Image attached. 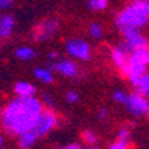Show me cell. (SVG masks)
Returning <instances> with one entry per match:
<instances>
[{
    "mask_svg": "<svg viewBox=\"0 0 149 149\" xmlns=\"http://www.w3.org/2000/svg\"><path fill=\"white\" fill-rule=\"evenodd\" d=\"M56 122H58V120H56L55 113L52 110H49V109H45L43 113L40 114V117H39L38 122H36L32 132L38 136V137H43V136L49 134L52 129L55 128Z\"/></svg>",
    "mask_w": 149,
    "mask_h": 149,
    "instance_id": "cell-7",
    "label": "cell"
},
{
    "mask_svg": "<svg viewBox=\"0 0 149 149\" xmlns=\"http://www.w3.org/2000/svg\"><path fill=\"white\" fill-rule=\"evenodd\" d=\"M42 104L46 105L49 110H51V109L54 108V98H52L49 93H43V97H42Z\"/></svg>",
    "mask_w": 149,
    "mask_h": 149,
    "instance_id": "cell-21",
    "label": "cell"
},
{
    "mask_svg": "<svg viewBox=\"0 0 149 149\" xmlns=\"http://www.w3.org/2000/svg\"><path fill=\"white\" fill-rule=\"evenodd\" d=\"M78 100H79V94H78V91H75V90L67 91L66 101L69 102V104H75V102H78Z\"/></svg>",
    "mask_w": 149,
    "mask_h": 149,
    "instance_id": "cell-22",
    "label": "cell"
},
{
    "mask_svg": "<svg viewBox=\"0 0 149 149\" xmlns=\"http://www.w3.org/2000/svg\"><path fill=\"white\" fill-rule=\"evenodd\" d=\"M82 149H101V148H98V146H85Z\"/></svg>",
    "mask_w": 149,
    "mask_h": 149,
    "instance_id": "cell-27",
    "label": "cell"
},
{
    "mask_svg": "<svg viewBox=\"0 0 149 149\" xmlns=\"http://www.w3.org/2000/svg\"><path fill=\"white\" fill-rule=\"evenodd\" d=\"M15 55H16L17 59H20V61H31L36 56V51L31 47H19L16 49L15 51Z\"/></svg>",
    "mask_w": 149,
    "mask_h": 149,
    "instance_id": "cell-15",
    "label": "cell"
},
{
    "mask_svg": "<svg viewBox=\"0 0 149 149\" xmlns=\"http://www.w3.org/2000/svg\"><path fill=\"white\" fill-rule=\"evenodd\" d=\"M82 140L86 144V146H95V144L98 142V137L93 130H85V132H82Z\"/></svg>",
    "mask_w": 149,
    "mask_h": 149,
    "instance_id": "cell-17",
    "label": "cell"
},
{
    "mask_svg": "<svg viewBox=\"0 0 149 149\" xmlns=\"http://www.w3.org/2000/svg\"><path fill=\"white\" fill-rule=\"evenodd\" d=\"M148 50H142V51H137L133 52L130 58H129V70H128V78L133 85L141 81V78L145 75L149 67V62H148V55H146Z\"/></svg>",
    "mask_w": 149,
    "mask_h": 149,
    "instance_id": "cell-4",
    "label": "cell"
},
{
    "mask_svg": "<svg viewBox=\"0 0 149 149\" xmlns=\"http://www.w3.org/2000/svg\"><path fill=\"white\" fill-rule=\"evenodd\" d=\"M121 35L124 38V43H122V49L128 52H137L142 51V50H148L149 40L141 34L140 30L136 28H122Z\"/></svg>",
    "mask_w": 149,
    "mask_h": 149,
    "instance_id": "cell-5",
    "label": "cell"
},
{
    "mask_svg": "<svg viewBox=\"0 0 149 149\" xmlns=\"http://www.w3.org/2000/svg\"><path fill=\"white\" fill-rule=\"evenodd\" d=\"M146 55H148V62H149V50L146 51Z\"/></svg>",
    "mask_w": 149,
    "mask_h": 149,
    "instance_id": "cell-29",
    "label": "cell"
},
{
    "mask_svg": "<svg viewBox=\"0 0 149 149\" xmlns=\"http://www.w3.org/2000/svg\"><path fill=\"white\" fill-rule=\"evenodd\" d=\"M14 1L12 0H0V11L8 10L10 7H12Z\"/></svg>",
    "mask_w": 149,
    "mask_h": 149,
    "instance_id": "cell-24",
    "label": "cell"
},
{
    "mask_svg": "<svg viewBox=\"0 0 149 149\" xmlns=\"http://www.w3.org/2000/svg\"><path fill=\"white\" fill-rule=\"evenodd\" d=\"M3 148V137H1V136H0V149Z\"/></svg>",
    "mask_w": 149,
    "mask_h": 149,
    "instance_id": "cell-28",
    "label": "cell"
},
{
    "mask_svg": "<svg viewBox=\"0 0 149 149\" xmlns=\"http://www.w3.org/2000/svg\"><path fill=\"white\" fill-rule=\"evenodd\" d=\"M66 51L69 55H71L73 58L81 59V61H89L91 55V50L90 46L86 40H83L81 38H74L69 39L66 42Z\"/></svg>",
    "mask_w": 149,
    "mask_h": 149,
    "instance_id": "cell-6",
    "label": "cell"
},
{
    "mask_svg": "<svg viewBox=\"0 0 149 149\" xmlns=\"http://www.w3.org/2000/svg\"><path fill=\"white\" fill-rule=\"evenodd\" d=\"M129 58H130V55L122 49L121 46L114 47L111 50V59H113V62L117 66V69L126 77H128V70H129Z\"/></svg>",
    "mask_w": 149,
    "mask_h": 149,
    "instance_id": "cell-10",
    "label": "cell"
},
{
    "mask_svg": "<svg viewBox=\"0 0 149 149\" xmlns=\"http://www.w3.org/2000/svg\"><path fill=\"white\" fill-rule=\"evenodd\" d=\"M45 108L38 98H20L12 100L1 114V124L4 129L17 137L23 133L34 130Z\"/></svg>",
    "mask_w": 149,
    "mask_h": 149,
    "instance_id": "cell-1",
    "label": "cell"
},
{
    "mask_svg": "<svg viewBox=\"0 0 149 149\" xmlns=\"http://www.w3.org/2000/svg\"><path fill=\"white\" fill-rule=\"evenodd\" d=\"M58 30V22L55 19H46L35 27L34 38L36 42H45L50 39Z\"/></svg>",
    "mask_w": 149,
    "mask_h": 149,
    "instance_id": "cell-8",
    "label": "cell"
},
{
    "mask_svg": "<svg viewBox=\"0 0 149 149\" xmlns=\"http://www.w3.org/2000/svg\"><path fill=\"white\" fill-rule=\"evenodd\" d=\"M136 87H137V93L142 95H149V71L142 77L141 81L136 85Z\"/></svg>",
    "mask_w": 149,
    "mask_h": 149,
    "instance_id": "cell-16",
    "label": "cell"
},
{
    "mask_svg": "<svg viewBox=\"0 0 149 149\" xmlns=\"http://www.w3.org/2000/svg\"><path fill=\"white\" fill-rule=\"evenodd\" d=\"M59 149H66V148H65V146H62V148H59Z\"/></svg>",
    "mask_w": 149,
    "mask_h": 149,
    "instance_id": "cell-30",
    "label": "cell"
},
{
    "mask_svg": "<svg viewBox=\"0 0 149 149\" xmlns=\"http://www.w3.org/2000/svg\"><path fill=\"white\" fill-rule=\"evenodd\" d=\"M34 75L36 79H39L43 83H47V85L54 82V74H52V70L50 69L36 67V69H34Z\"/></svg>",
    "mask_w": 149,
    "mask_h": 149,
    "instance_id": "cell-14",
    "label": "cell"
},
{
    "mask_svg": "<svg viewBox=\"0 0 149 149\" xmlns=\"http://www.w3.org/2000/svg\"><path fill=\"white\" fill-rule=\"evenodd\" d=\"M86 4L91 11H104L109 6V1L108 0H89Z\"/></svg>",
    "mask_w": 149,
    "mask_h": 149,
    "instance_id": "cell-18",
    "label": "cell"
},
{
    "mask_svg": "<svg viewBox=\"0 0 149 149\" xmlns=\"http://www.w3.org/2000/svg\"><path fill=\"white\" fill-rule=\"evenodd\" d=\"M149 23V1H133L116 17V24L122 28H136Z\"/></svg>",
    "mask_w": 149,
    "mask_h": 149,
    "instance_id": "cell-2",
    "label": "cell"
},
{
    "mask_svg": "<svg viewBox=\"0 0 149 149\" xmlns=\"http://www.w3.org/2000/svg\"><path fill=\"white\" fill-rule=\"evenodd\" d=\"M49 58L50 59H56V58H58V52H55V51L50 52V54H49Z\"/></svg>",
    "mask_w": 149,
    "mask_h": 149,
    "instance_id": "cell-26",
    "label": "cell"
},
{
    "mask_svg": "<svg viewBox=\"0 0 149 149\" xmlns=\"http://www.w3.org/2000/svg\"><path fill=\"white\" fill-rule=\"evenodd\" d=\"M50 70L56 71L61 75L67 77V78H74L78 75V66L75 65V62L70 61V59H59V61L52 62Z\"/></svg>",
    "mask_w": 149,
    "mask_h": 149,
    "instance_id": "cell-9",
    "label": "cell"
},
{
    "mask_svg": "<svg viewBox=\"0 0 149 149\" xmlns=\"http://www.w3.org/2000/svg\"><path fill=\"white\" fill-rule=\"evenodd\" d=\"M89 35L93 39H100L102 36V27L100 23H91L89 26Z\"/></svg>",
    "mask_w": 149,
    "mask_h": 149,
    "instance_id": "cell-19",
    "label": "cell"
},
{
    "mask_svg": "<svg viewBox=\"0 0 149 149\" xmlns=\"http://www.w3.org/2000/svg\"><path fill=\"white\" fill-rule=\"evenodd\" d=\"M117 141H125V142L130 141V130L128 128L120 129L117 132Z\"/></svg>",
    "mask_w": 149,
    "mask_h": 149,
    "instance_id": "cell-20",
    "label": "cell"
},
{
    "mask_svg": "<svg viewBox=\"0 0 149 149\" xmlns=\"http://www.w3.org/2000/svg\"><path fill=\"white\" fill-rule=\"evenodd\" d=\"M15 93L17 94V97L20 98H31V97H35L36 89L31 83L20 81V82H17L15 85Z\"/></svg>",
    "mask_w": 149,
    "mask_h": 149,
    "instance_id": "cell-12",
    "label": "cell"
},
{
    "mask_svg": "<svg viewBox=\"0 0 149 149\" xmlns=\"http://www.w3.org/2000/svg\"><path fill=\"white\" fill-rule=\"evenodd\" d=\"M15 26V17L12 15H0V38H8L12 34Z\"/></svg>",
    "mask_w": 149,
    "mask_h": 149,
    "instance_id": "cell-11",
    "label": "cell"
},
{
    "mask_svg": "<svg viewBox=\"0 0 149 149\" xmlns=\"http://www.w3.org/2000/svg\"><path fill=\"white\" fill-rule=\"evenodd\" d=\"M114 101L122 104L126 110L133 116L140 117L149 113V100L140 93H126L124 90H116L113 93Z\"/></svg>",
    "mask_w": 149,
    "mask_h": 149,
    "instance_id": "cell-3",
    "label": "cell"
},
{
    "mask_svg": "<svg viewBox=\"0 0 149 149\" xmlns=\"http://www.w3.org/2000/svg\"><path fill=\"white\" fill-rule=\"evenodd\" d=\"M106 117H108V110L105 108L100 109V110H98V118H100V120H105Z\"/></svg>",
    "mask_w": 149,
    "mask_h": 149,
    "instance_id": "cell-25",
    "label": "cell"
},
{
    "mask_svg": "<svg viewBox=\"0 0 149 149\" xmlns=\"http://www.w3.org/2000/svg\"><path fill=\"white\" fill-rule=\"evenodd\" d=\"M38 139H39L38 136L31 130V132L23 133V134L19 136V137H17V144H19V146H20L22 149H28L34 145Z\"/></svg>",
    "mask_w": 149,
    "mask_h": 149,
    "instance_id": "cell-13",
    "label": "cell"
},
{
    "mask_svg": "<svg viewBox=\"0 0 149 149\" xmlns=\"http://www.w3.org/2000/svg\"><path fill=\"white\" fill-rule=\"evenodd\" d=\"M109 149H129V142H125V141H116L114 144H111Z\"/></svg>",
    "mask_w": 149,
    "mask_h": 149,
    "instance_id": "cell-23",
    "label": "cell"
}]
</instances>
